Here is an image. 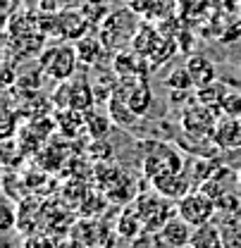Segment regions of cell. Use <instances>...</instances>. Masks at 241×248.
Instances as JSON below:
<instances>
[{"instance_id":"cell-16","label":"cell","mask_w":241,"mask_h":248,"mask_svg":"<svg viewBox=\"0 0 241 248\" xmlns=\"http://www.w3.org/2000/svg\"><path fill=\"white\" fill-rule=\"evenodd\" d=\"M186 72L191 77V84L196 89H206L215 84V67L210 60H206L203 55H189L186 60Z\"/></svg>"},{"instance_id":"cell-13","label":"cell","mask_w":241,"mask_h":248,"mask_svg":"<svg viewBox=\"0 0 241 248\" xmlns=\"http://www.w3.org/2000/svg\"><path fill=\"white\" fill-rule=\"evenodd\" d=\"M160 239H162V244L167 248H186L191 244V234H193V227L191 224H186L179 215L172 217L160 232Z\"/></svg>"},{"instance_id":"cell-15","label":"cell","mask_w":241,"mask_h":248,"mask_svg":"<svg viewBox=\"0 0 241 248\" xmlns=\"http://www.w3.org/2000/svg\"><path fill=\"white\" fill-rule=\"evenodd\" d=\"M212 141L222 151L239 148L241 146V120L239 117H225V120H220L217 126H215V131H212Z\"/></svg>"},{"instance_id":"cell-11","label":"cell","mask_w":241,"mask_h":248,"mask_svg":"<svg viewBox=\"0 0 241 248\" xmlns=\"http://www.w3.org/2000/svg\"><path fill=\"white\" fill-rule=\"evenodd\" d=\"M55 29L60 36L64 38H74L79 41L81 36H86V31L91 29V24L86 22V17L81 15L79 7H67V10H60L55 15Z\"/></svg>"},{"instance_id":"cell-29","label":"cell","mask_w":241,"mask_h":248,"mask_svg":"<svg viewBox=\"0 0 241 248\" xmlns=\"http://www.w3.org/2000/svg\"><path fill=\"white\" fill-rule=\"evenodd\" d=\"M15 227H17V210H15L12 201L5 198V201H2V229L10 232V229H15Z\"/></svg>"},{"instance_id":"cell-9","label":"cell","mask_w":241,"mask_h":248,"mask_svg":"<svg viewBox=\"0 0 241 248\" xmlns=\"http://www.w3.org/2000/svg\"><path fill=\"white\" fill-rule=\"evenodd\" d=\"M100 188H103V196L108 201H117V203H129V201H136V184L127 177V172L122 170H108V172H100Z\"/></svg>"},{"instance_id":"cell-12","label":"cell","mask_w":241,"mask_h":248,"mask_svg":"<svg viewBox=\"0 0 241 248\" xmlns=\"http://www.w3.org/2000/svg\"><path fill=\"white\" fill-rule=\"evenodd\" d=\"M151 184H153V191H158L160 196H165V198H170V201H181L189 191H193V188H191L193 182H191V177H189L186 172L160 177V179H155Z\"/></svg>"},{"instance_id":"cell-14","label":"cell","mask_w":241,"mask_h":248,"mask_svg":"<svg viewBox=\"0 0 241 248\" xmlns=\"http://www.w3.org/2000/svg\"><path fill=\"white\" fill-rule=\"evenodd\" d=\"M115 229H117V236L124 239V241H131V239H136L139 234H144V232H146L144 219H141V215H139V210H136L134 201H131V205H127L124 210L117 213Z\"/></svg>"},{"instance_id":"cell-34","label":"cell","mask_w":241,"mask_h":248,"mask_svg":"<svg viewBox=\"0 0 241 248\" xmlns=\"http://www.w3.org/2000/svg\"><path fill=\"white\" fill-rule=\"evenodd\" d=\"M186 248H191V246H186Z\"/></svg>"},{"instance_id":"cell-6","label":"cell","mask_w":241,"mask_h":248,"mask_svg":"<svg viewBox=\"0 0 241 248\" xmlns=\"http://www.w3.org/2000/svg\"><path fill=\"white\" fill-rule=\"evenodd\" d=\"M72 236L84 241L89 248H117V239H120L112 224H108L105 219H96V217L77 219Z\"/></svg>"},{"instance_id":"cell-26","label":"cell","mask_w":241,"mask_h":248,"mask_svg":"<svg viewBox=\"0 0 241 248\" xmlns=\"http://www.w3.org/2000/svg\"><path fill=\"white\" fill-rule=\"evenodd\" d=\"M22 248H58V241L50 232H33L24 236Z\"/></svg>"},{"instance_id":"cell-2","label":"cell","mask_w":241,"mask_h":248,"mask_svg":"<svg viewBox=\"0 0 241 248\" xmlns=\"http://www.w3.org/2000/svg\"><path fill=\"white\" fill-rule=\"evenodd\" d=\"M139 215L144 219V227L146 232H160L172 217H177V208L172 205L170 198L160 196L158 191H151V193H139L136 201H134Z\"/></svg>"},{"instance_id":"cell-28","label":"cell","mask_w":241,"mask_h":248,"mask_svg":"<svg viewBox=\"0 0 241 248\" xmlns=\"http://www.w3.org/2000/svg\"><path fill=\"white\" fill-rule=\"evenodd\" d=\"M220 110L227 115V117H239L241 120V93H227Z\"/></svg>"},{"instance_id":"cell-33","label":"cell","mask_w":241,"mask_h":248,"mask_svg":"<svg viewBox=\"0 0 241 248\" xmlns=\"http://www.w3.org/2000/svg\"><path fill=\"white\" fill-rule=\"evenodd\" d=\"M7 2H22V0H7Z\"/></svg>"},{"instance_id":"cell-20","label":"cell","mask_w":241,"mask_h":248,"mask_svg":"<svg viewBox=\"0 0 241 248\" xmlns=\"http://www.w3.org/2000/svg\"><path fill=\"white\" fill-rule=\"evenodd\" d=\"M55 126L60 129L64 136H74L79 129L86 126V112H77V110H58V112H55Z\"/></svg>"},{"instance_id":"cell-24","label":"cell","mask_w":241,"mask_h":248,"mask_svg":"<svg viewBox=\"0 0 241 248\" xmlns=\"http://www.w3.org/2000/svg\"><path fill=\"white\" fill-rule=\"evenodd\" d=\"M225 95H227V89H225V86H220V84H210V86H206V89H198L196 103H201V105L212 108V110H217V112H220V105H222Z\"/></svg>"},{"instance_id":"cell-4","label":"cell","mask_w":241,"mask_h":248,"mask_svg":"<svg viewBox=\"0 0 241 248\" xmlns=\"http://www.w3.org/2000/svg\"><path fill=\"white\" fill-rule=\"evenodd\" d=\"M77 62L74 46H53L38 55V69L55 81H67L74 77Z\"/></svg>"},{"instance_id":"cell-8","label":"cell","mask_w":241,"mask_h":248,"mask_svg":"<svg viewBox=\"0 0 241 248\" xmlns=\"http://www.w3.org/2000/svg\"><path fill=\"white\" fill-rule=\"evenodd\" d=\"M115 93L131 108V112L139 115V117H144L151 110L153 91H151V86H148V81H146V77H120Z\"/></svg>"},{"instance_id":"cell-5","label":"cell","mask_w":241,"mask_h":248,"mask_svg":"<svg viewBox=\"0 0 241 248\" xmlns=\"http://www.w3.org/2000/svg\"><path fill=\"white\" fill-rule=\"evenodd\" d=\"M177 215L196 229V227H203V224L212 222V217L217 215V205L201 188H193L181 201H177Z\"/></svg>"},{"instance_id":"cell-32","label":"cell","mask_w":241,"mask_h":248,"mask_svg":"<svg viewBox=\"0 0 241 248\" xmlns=\"http://www.w3.org/2000/svg\"><path fill=\"white\" fill-rule=\"evenodd\" d=\"M237 177H239V184H241V170H239V172H237Z\"/></svg>"},{"instance_id":"cell-31","label":"cell","mask_w":241,"mask_h":248,"mask_svg":"<svg viewBox=\"0 0 241 248\" xmlns=\"http://www.w3.org/2000/svg\"><path fill=\"white\" fill-rule=\"evenodd\" d=\"M58 248H89L84 241H79L77 236H62V239H58Z\"/></svg>"},{"instance_id":"cell-18","label":"cell","mask_w":241,"mask_h":248,"mask_svg":"<svg viewBox=\"0 0 241 248\" xmlns=\"http://www.w3.org/2000/svg\"><path fill=\"white\" fill-rule=\"evenodd\" d=\"M74 50H77V60L81 64H96L100 53L105 50V46L98 33H86L79 41H74Z\"/></svg>"},{"instance_id":"cell-17","label":"cell","mask_w":241,"mask_h":248,"mask_svg":"<svg viewBox=\"0 0 241 248\" xmlns=\"http://www.w3.org/2000/svg\"><path fill=\"white\" fill-rule=\"evenodd\" d=\"M38 219H43L41 203H36L33 198H22L17 203V229H22L24 234L38 232Z\"/></svg>"},{"instance_id":"cell-21","label":"cell","mask_w":241,"mask_h":248,"mask_svg":"<svg viewBox=\"0 0 241 248\" xmlns=\"http://www.w3.org/2000/svg\"><path fill=\"white\" fill-rule=\"evenodd\" d=\"M108 110H110V120L117 124V126H124V129H129L131 124L136 122V117H139V115L131 112V108L122 100L117 93L110 95V100H108Z\"/></svg>"},{"instance_id":"cell-22","label":"cell","mask_w":241,"mask_h":248,"mask_svg":"<svg viewBox=\"0 0 241 248\" xmlns=\"http://www.w3.org/2000/svg\"><path fill=\"white\" fill-rule=\"evenodd\" d=\"M79 10H81V15L86 17V22H89L91 27L93 24H103L108 17H110V5H108V0H84L81 5H79Z\"/></svg>"},{"instance_id":"cell-19","label":"cell","mask_w":241,"mask_h":248,"mask_svg":"<svg viewBox=\"0 0 241 248\" xmlns=\"http://www.w3.org/2000/svg\"><path fill=\"white\" fill-rule=\"evenodd\" d=\"M191 248H225L222 241V232H220V224L208 222L203 227H196L193 234H191Z\"/></svg>"},{"instance_id":"cell-30","label":"cell","mask_w":241,"mask_h":248,"mask_svg":"<svg viewBox=\"0 0 241 248\" xmlns=\"http://www.w3.org/2000/svg\"><path fill=\"white\" fill-rule=\"evenodd\" d=\"M15 126H17V117H15L10 110H5V126H2V136H5V139H10V136L15 134Z\"/></svg>"},{"instance_id":"cell-25","label":"cell","mask_w":241,"mask_h":248,"mask_svg":"<svg viewBox=\"0 0 241 248\" xmlns=\"http://www.w3.org/2000/svg\"><path fill=\"white\" fill-rule=\"evenodd\" d=\"M110 124L112 120L108 117V115H100V112H86V126H84V131L93 136V139H105L108 136V131H110Z\"/></svg>"},{"instance_id":"cell-23","label":"cell","mask_w":241,"mask_h":248,"mask_svg":"<svg viewBox=\"0 0 241 248\" xmlns=\"http://www.w3.org/2000/svg\"><path fill=\"white\" fill-rule=\"evenodd\" d=\"M141 62H144V58H139L136 53H120L112 62V69L120 77H141L139 74V69H144Z\"/></svg>"},{"instance_id":"cell-27","label":"cell","mask_w":241,"mask_h":248,"mask_svg":"<svg viewBox=\"0 0 241 248\" xmlns=\"http://www.w3.org/2000/svg\"><path fill=\"white\" fill-rule=\"evenodd\" d=\"M127 248H167V246L162 244L160 234H155V232H144V234H139L136 239H131Z\"/></svg>"},{"instance_id":"cell-3","label":"cell","mask_w":241,"mask_h":248,"mask_svg":"<svg viewBox=\"0 0 241 248\" xmlns=\"http://www.w3.org/2000/svg\"><path fill=\"white\" fill-rule=\"evenodd\" d=\"M93 86L86 81V77H72L62 81L60 89L53 93V103L60 110H77V112H89L93 108Z\"/></svg>"},{"instance_id":"cell-7","label":"cell","mask_w":241,"mask_h":248,"mask_svg":"<svg viewBox=\"0 0 241 248\" xmlns=\"http://www.w3.org/2000/svg\"><path fill=\"white\" fill-rule=\"evenodd\" d=\"M134 29H136V22H134L131 12L117 10V12H110V17L98 27V36H100L105 50H115V48H122L129 38H134Z\"/></svg>"},{"instance_id":"cell-10","label":"cell","mask_w":241,"mask_h":248,"mask_svg":"<svg viewBox=\"0 0 241 248\" xmlns=\"http://www.w3.org/2000/svg\"><path fill=\"white\" fill-rule=\"evenodd\" d=\"M215 112L212 108H206L201 103H196L191 110H186V115L181 117V126L186 134H193V136H212L215 131Z\"/></svg>"},{"instance_id":"cell-1","label":"cell","mask_w":241,"mask_h":248,"mask_svg":"<svg viewBox=\"0 0 241 248\" xmlns=\"http://www.w3.org/2000/svg\"><path fill=\"white\" fill-rule=\"evenodd\" d=\"M141 148L146 151L144 153V172H146V177L151 182L160 179V177H167V174L181 172L184 160L170 143L148 141V143H141Z\"/></svg>"}]
</instances>
